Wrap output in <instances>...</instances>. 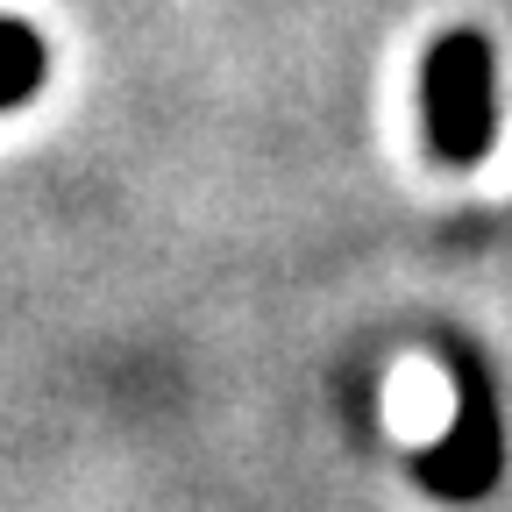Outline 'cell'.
Instances as JSON below:
<instances>
[{
    "label": "cell",
    "mask_w": 512,
    "mask_h": 512,
    "mask_svg": "<svg viewBox=\"0 0 512 512\" xmlns=\"http://www.w3.org/2000/svg\"><path fill=\"white\" fill-rule=\"evenodd\" d=\"M427 136L441 164H477L491 150V43L456 29L427 50Z\"/></svg>",
    "instance_id": "cell-1"
},
{
    "label": "cell",
    "mask_w": 512,
    "mask_h": 512,
    "mask_svg": "<svg viewBox=\"0 0 512 512\" xmlns=\"http://www.w3.org/2000/svg\"><path fill=\"white\" fill-rule=\"evenodd\" d=\"M8 50H15V72H8V86H0V107H29L36 100V86H43V36L29 29V15H8Z\"/></svg>",
    "instance_id": "cell-2"
}]
</instances>
